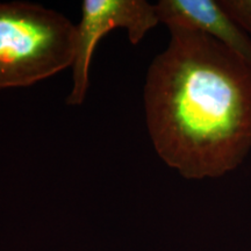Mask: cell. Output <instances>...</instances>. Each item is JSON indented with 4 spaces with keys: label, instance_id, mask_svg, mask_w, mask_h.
I'll return each instance as SVG.
<instances>
[{
    "label": "cell",
    "instance_id": "1",
    "mask_svg": "<svg viewBox=\"0 0 251 251\" xmlns=\"http://www.w3.org/2000/svg\"><path fill=\"white\" fill-rule=\"evenodd\" d=\"M169 30L144 83L150 140L181 177L220 178L251 151V65L206 34Z\"/></svg>",
    "mask_w": 251,
    "mask_h": 251
},
{
    "label": "cell",
    "instance_id": "2",
    "mask_svg": "<svg viewBox=\"0 0 251 251\" xmlns=\"http://www.w3.org/2000/svg\"><path fill=\"white\" fill-rule=\"evenodd\" d=\"M76 25L28 1L0 2V90L27 87L72 68Z\"/></svg>",
    "mask_w": 251,
    "mask_h": 251
},
{
    "label": "cell",
    "instance_id": "3",
    "mask_svg": "<svg viewBox=\"0 0 251 251\" xmlns=\"http://www.w3.org/2000/svg\"><path fill=\"white\" fill-rule=\"evenodd\" d=\"M159 24L156 5L146 0H84L80 21L76 25V51L68 105L79 106L85 100L94 50L106 34L122 28L127 30L131 45L136 46Z\"/></svg>",
    "mask_w": 251,
    "mask_h": 251
},
{
    "label": "cell",
    "instance_id": "4",
    "mask_svg": "<svg viewBox=\"0 0 251 251\" xmlns=\"http://www.w3.org/2000/svg\"><path fill=\"white\" fill-rule=\"evenodd\" d=\"M161 24L199 31L227 47L251 65V37L220 5L219 0H159Z\"/></svg>",
    "mask_w": 251,
    "mask_h": 251
},
{
    "label": "cell",
    "instance_id": "5",
    "mask_svg": "<svg viewBox=\"0 0 251 251\" xmlns=\"http://www.w3.org/2000/svg\"><path fill=\"white\" fill-rule=\"evenodd\" d=\"M219 2L251 37V0H219Z\"/></svg>",
    "mask_w": 251,
    "mask_h": 251
}]
</instances>
